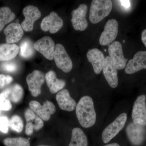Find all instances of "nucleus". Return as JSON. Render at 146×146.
Instances as JSON below:
<instances>
[{"label":"nucleus","instance_id":"1","mask_svg":"<svg viewBox=\"0 0 146 146\" xmlns=\"http://www.w3.org/2000/svg\"><path fill=\"white\" fill-rule=\"evenodd\" d=\"M76 115L80 123L84 128L93 126L96 121V114L94 101L91 97H82L77 104Z\"/></svg>","mask_w":146,"mask_h":146},{"label":"nucleus","instance_id":"2","mask_svg":"<svg viewBox=\"0 0 146 146\" xmlns=\"http://www.w3.org/2000/svg\"><path fill=\"white\" fill-rule=\"evenodd\" d=\"M112 3L110 0H93L89 12V19L93 24L98 23L111 12Z\"/></svg>","mask_w":146,"mask_h":146},{"label":"nucleus","instance_id":"3","mask_svg":"<svg viewBox=\"0 0 146 146\" xmlns=\"http://www.w3.org/2000/svg\"><path fill=\"white\" fill-rule=\"evenodd\" d=\"M127 119V115L125 112H123L105 129L102 134V139L104 143H109L122 129Z\"/></svg>","mask_w":146,"mask_h":146},{"label":"nucleus","instance_id":"4","mask_svg":"<svg viewBox=\"0 0 146 146\" xmlns=\"http://www.w3.org/2000/svg\"><path fill=\"white\" fill-rule=\"evenodd\" d=\"M54 61L58 68L65 73H69L72 69L73 63L70 57L64 46L60 44L55 46Z\"/></svg>","mask_w":146,"mask_h":146},{"label":"nucleus","instance_id":"5","mask_svg":"<svg viewBox=\"0 0 146 146\" xmlns=\"http://www.w3.org/2000/svg\"><path fill=\"white\" fill-rule=\"evenodd\" d=\"M146 99L144 95L138 96L134 102L132 112L133 123L143 126L146 125Z\"/></svg>","mask_w":146,"mask_h":146},{"label":"nucleus","instance_id":"6","mask_svg":"<svg viewBox=\"0 0 146 146\" xmlns=\"http://www.w3.org/2000/svg\"><path fill=\"white\" fill-rule=\"evenodd\" d=\"M45 76L41 71L35 70L27 76L26 81L29 89L33 97L39 96L41 88L44 82Z\"/></svg>","mask_w":146,"mask_h":146},{"label":"nucleus","instance_id":"7","mask_svg":"<svg viewBox=\"0 0 146 146\" xmlns=\"http://www.w3.org/2000/svg\"><path fill=\"white\" fill-rule=\"evenodd\" d=\"M110 57L117 70H123L125 68L128 59L124 56L122 46L118 41H115L108 48Z\"/></svg>","mask_w":146,"mask_h":146},{"label":"nucleus","instance_id":"8","mask_svg":"<svg viewBox=\"0 0 146 146\" xmlns=\"http://www.w3.org/2000/svg\"><path fill=\"white\" fill-rule=\"evenodd\" d=\"M29 107L33 112H35L44 121H48L50 118L51 115L56 112V107L52 102L46 100L41 105L39 102L32 101L29 104Z\"/></svg>","mask_w":146,"mask_h":146},{"label":"nucleus","instance_id":"9","mask_svg":"<svg viewBox=\"0 0 146 146\" xmlns=\"http://www.w3.org/2000/svg\"><path fill=\"white\" fill-rule=\"evenodd\" d=\"M34 47L47 59L52 60L54 58L55 46L54 41L50 36H44L39 39L35 43Z\"/></svg>","mask_w":146,"mask_h":146},{"label":"nucleus","instance_id":"10","mask_svg":"<svg viewBox=\"0 0 146 146\" xmlns=\"http://www.w3.org/2000/svg\"><path fill=\"white\" fill-rule=\"evenodd\" d=\"M119 25L115 19H110L104 27V31L101 35L99 39L100 44L102 46L111 44L116 39L118 32Z\"/></svg>","mask_w":146,"mask_h":146},{"label":"nucleus","instance_id":"11","mask_svg":"<svg viewBox=\"0 0 146 146\" xmlns=\"http://www.w3.org/2000/svg\"><path fill=\"white\" fill-rule=\"evenodd\" d=\"M87 5L84 4L80 5L76 9L72 11V21L74 28L76 31H83L88 27V22L86 19Z\"/></svg>","mask_w":146,"mask_h":146},{"label":"nucleus","instance_id":"12","mask_svg":"<svg viewBox=\"0 0 146 146\" xmlns=\"http://www.w3.org/2000/svg\"><path fill=\"white\" fill-rule=\"evenodd\" d=\"M25 19L21 24V26L25 31H31L33 30L35 21L41 16V13L38 8L35 6L30 5L23 10Z\"/></svg>","mask_w":146,"mask_h":146},{"label":"nucleus","instance_id":"13","mask_svg":"<svg viewBox=\"0 0 146 146\" xmlns=\"http://www.w3.org/2000/svg\"><path fill=\"white\" fill-rule=\"evenodd\" d=\"M63 25V21L56 12H51L45 17L41 24V29L44 31H49L51 33H56Z\"/></svg>","mask_w":146,"mask_h":146},{"label":"nucleus","instance_id":"14","mask_svg":"<svg viewBox=\"0 0 146 146\" xmlns=\"http://www.w3.org/2000/svg\"><path fill=\"white\" fill-rule=\"evenodd\" d=\"M102 70L106 79L110 87L116 88L118 84L117 69L109 56L105 58Z\"/></svg>","mask_w":146,"mask_h":146},{"label":"nucleus","instance_id":"15","mask_svg":"<svg viewBox=\"0 0 146 146\" xmlns=\"http://www.w3.org/2000/svg\"><path fill=\"white\" fill-rule=\"evenodd\" d=\"M126 131L129 141L135 145H141L145 139L146 129L143 126L131 123L128 125Z\"/></svg>","mask_w":146,"mask_h":146},{"label":"nucleus","instance_id":"16","mask_svg":"<svg viewBox=\"0 0 146 146\" xmlns=\"http://www.w3.org/2000/svg\"><path fill=\"white\" fill-rule=\"evenodd\" d=\"M146 69V51H141L136 53L133 59L128 61L125 71L126 74H131Z\"/></svg>","mask_w":146,"mask_h":146},{"label":"nucleus","instance_id":"17","mask_svg":"<svg viewBox=\"0 0 146 146\" xmlns=\"http://www.w3.org/2000/svg\"><path fill=\"white\" fill-rule=\"evenodd\" d=\"M59 108L62 110L71 112L76 107V103L70 96L69 91L65 89L60 91L56 96Z\"/></svg>","mask_w":146,"mask_h":146},{"label":"nucleus","instance_id":"18","mask_svg":"<svg viewBox=\"0 0 146 146\" xmlns=\"http://www.w3.org/2000/svg\"><path fill=\"white\" fill-rule=\"evenodd\" d=\"M87 59L93 66L94 71L97 74H99L102 70L105 57L103 53L98 48L90 50L87 52Z\"/></svg>","mask_w":146,"mask_h":146},{"label":"nucleus","instance_id":"19","mask_svg":"<svg viewBox=\"0 0 146 146\" xmlns=\"http://www.w3.org/2000/svg\"><path fill=\"white\" fill-rule=\"evenodd\" d=\"M7 44H12L20 41L24 34L21 24L13 23L7 27L4 31Z\"/></svg>","mask_w":146,"mask_h":146},{"label":"nucleus","instance_id":"20","mask_svg":"<svg viewBox=\"0 0 146 146\" xmlns=\"http://www.w3.org/2000/svg\"><path fill=\"white\" fill-rule=\"evenodd\" d=\"M45 79L50 92L54 94L62 90L65 87V82L62 80L58 79L53 71H50L46 74Z\"/></svg>","mask_w":146,"mask_h":146},{"label":"nucleus","instance_id":"21","mask_svg":"<svg viewBox=\"0 0 146 146\" xmlns=\"http://www.w3.org/2000/svg\"><path fill=\"white\" fill-rule=\"evenodd\" d=\"M19 52V48L14 44H0V61H7L14 58Z\"/></svg>","mask_w":146,"mask_h":146},{"label":"nucleus","instance_id":"22","mask_svg":"<svg viewBox=\"0 0 146 146\" xmlns=\"http://www.w3.org/2000/svg\"><path fill=\"white\" fill-rule=\"evenodd\" d=\"M87 137L83 131L78 127L73 129L69 146H87Z\"/></svg>","mask_w":146,"mask_h":146},{"label":"nucleus","instance_id":"23","mask_svg":"<svg viewBox=\"0 0 146 146\" xmlns=\"http://www.w3.org/2000/svg\"><path fill=\"white\" fill-rule=\"evenodd\" d=\"M16 17L15 13L12 12L8 7L0 8V31L6 24L10 23Z\"/></svg>","mask_w":146,"mask_h":146},{"label":"nucleus","instance_id":"24","mask_svg":"<svg viewBox=\"0 0 146 146\" xmlns=\"http://www.w3.org/2000/svg\"><path fill=\"white\" fill-rule=\"evenodd\" d=\"M34 45L29 39H26L21 43L20 46V54L25 58L31 57L34 53Z\"/></svg>","mask_w":146,"mask_h":146},{"label":"nucleus","instance_id":"25","mask_svg":"<svg viewBox=\"0 0 146 146\" xmlns=\"http://www.w3.org/2000/svg\"><path fill=\"white\" fill-rule=\"evenodd\" d=\"M10 99L13 103L19 102L23 96V89L20 84H16L10 87Z\"/></svg>","mask_w":146,"mask_h":146},{"label":"nucleus","instance_id":"26","mask_svg":"<svg viewBox=\"0 0 146 146\" xmlns=\"http://www.w3.org/2000/svg\"><path fill=\"white\" fill-rule=\"evenodd\" d=\"M3 143L6 146H30L29 140L23 137L6 138Z\"/></svg>","mask_w":146,"mask_h":146},{"label":"nucleus","instance_id":"27","mask_svg":"<svg viewBox=\"0 0 146 146\" xmlns=\"http://www.w3.org/2000/svg\"><path fill=\"white\" fill-rule=\"evenodd\" d=\"M9 124L11 128L18 133H21L23 129V120L18 115H15L12 117L9 121Z\"/></svg>","mask_w":146,"mask_h":146},{"label":"nucleus","instance_id":"28","mask_svg":"<svg viewBox=\"0 0 146 146\" xmlns=\"http://www.w3.org/2000/svg\"><path fill=\"white\" fill-rule=\"evenodd\" d=\"M1 68L3 70L9 72H16L18 69V66L13 62H4L1 65Z\"/></svg>","mask_w":146,"mask_h":146},{"label":"nucleus","instance_id":"29","mask_svg":"<svg viewBox=\"0 0 146 146\" xmlns=\"http://www.w3.org/2000/svg\"><path fill=\"white\" fill-rule=\"evenodd\" d=\"M9 121L6 117H0V131L7 133L9 126Z\"/></svg>","mask_w":146,"mask_h":146},{"label":"nucleus","instance_id":"30","mask_svg":"<svg viewBox=\"0 0 146 146\" xmlns=\"http://www.w3.org/2000/svg\"><path fill=\"white\" fill-rule=\"evenodd\" d=\"M12 108V105L7 99L0 98V110L9 111Z\"/></svg>","mask_w":146,"mask_h":146},{"label":"nucleus","instance_id":"31","mask_svg":"<svg viewBox=\"0 0 146 146\" xmlns=\"http://www.w3.org/2000/svg\"><path fill=\"white\" fill-rule=\"evenodd\" d=\"M13 80V78L10 76L0 74V89L9 84Z\"/></svg>","mask_w":146,"mask_h":146},{"label":"nucleus","instance_id":"32","mask_svg":"<svg viewBox=\"0 0 146 146\" xmlns=\"http://www.w3.org/2000/svg\"><path fill=\"white\" fill-rule=\"evenodd\" d=\"M34 123H33L34 129L36 131L40 130L43 127L44 123L43 122L41 118L39 117L37 115H35V117L34 120Z\"/></svg>","mask_w":146,"mask_h":146},{"label":"nucleus","instance_id":"33","mask_svg":"<svg viewBox=\"0 0 146 146\" xmlns=\"http://www.w3.org/2000/svg\"><path fill=\"white\" fill-rule=\"evenodd\" d=\"M35 115H36L35 114L34 112L32 110L27 109L25 113V118L27 122L34 121L35 117Z\"/></svg>","mask_w":146,"mask_h":146},{"label":"nucleus","instance_id":"34","mask_svg":"<svg viewBox=\"0 0 146 146\" xmlns=\"http://www.w3.org/2000/svg\"><path fill=\"white\" fill-rule=\"evenodd\" d=\"M34 130L33 123L32 122H27L26 126L25 133L27 135L29 136L33 134Z\"/></svg>","mask_w":146,"mask_h":146},{"label":"nucleus","instance_id":"35","mask_svg":"<svg viewBox=\"0 0 146 146\" xmlns=\"http://www.w3.org/2000/svg\"><path fill=\"white\" fill-rule=\"evenodd\" d=\"M11 92V88H8L6 89L4 91L0 94V98H2L7 99L10 95Z\"/></svg>","mask_w":146,"mask_h":146},{"label":"nucleus","instance_id":"36","mask_svg":"<svg viewBox=\"0 0 146 146\" xmlns=\"http://www.w3.org/2000/svg\"><path fill=\"white\" fill-rule=\"evenodd\" d=\"M122 5L125 8H129L130 6V3L129 1H121Z\"/></svg>","mask_w":146,"mask_h":146},{"label":"nucleus","instance_id":"37","mask_svg":"<svg viewBox=\"0 0 146 146\" xmlns=\"http://www.w3.org/2000/svg\"><path fill=\"white\" fill-rule=\"evenodd\" d=\"M142 42L146 47V29L143 31L141 36Z\"/></svg>","mask_w":146,"mask_h":146},{"label":"nucleus","instance_id":"38","mask_svg":"<svg viewBox=\"0 0 146 146\" xmlns=\"http://www.w3.org/2000/svg\"><path fill=\"white\" fill-rule=\"evenodd\" d=\"M104 146H120L119 144L117 143H113Z\"/></svg>","mask_w":146,"mask_h":146},{"label":"nucleus","instance_id":"39","mask_svg":"<svg viewBox=\"0 0 146 146\" xmlns=\"http://www.w3.org/2000/svg\"><path fill=\"white\" fill-rule=\"evenodd\" d=\"M37 146H52L48 145H38Z\"/></svg>","mask_w":146,"mask_h":146},{"label":"nucleus","instance_id":"40","mask_svg":"<svg viewBox=\"0 0 146 146\" xmlns=\"http://www.w3.org/2000/svg\"><path fill=\"white\" fill-rule=\"evenodd\" d=\"M19 20H18V19H17V20H16V23H18V22H19Z\"/></svg>","mask_w":146,"mask_h":146},{"label":"nucleus","instance_id":"41","mask_svg":"<svg viewBox=\"0 0 146 146\" xmlns=\"http://www.w3.org/2000/svg\"><path fill=\"white\" fill-rule=\"evenodd\" d=\"M125 40H123V43H125Z\"/></svg>","mask_w":146,"mask_h":146},{"label":"nucleus","instance_id":"42","mask_svg":"<svg viewBox=\"0 0 146 146\" xmlns=\"http://www.w3.org/2000/svg\"><path fill=\"white\" fill-rule=\"evenodd\" d=\"M0 111H1V110H0Z\"/></svg>","mask_w":146,"mask_h":146}]
</instances>
